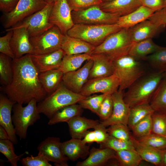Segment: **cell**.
<instances>
[{
	"label": "cell",
	"mask_w": 166,
	"mask_h": 166,
	"mask_svg": "<svg viewBox=\"0 0 166 166\" xmlns=\"http://www.w3.org/2000/svg\"><path fill=\"white\" fill-rule=\"evenodd\" d=\"M86 97L72 91L63 84L39 102L37 108L40 113H42L49 119L57 111L66 106L76 104Z\"/></svg>",
	"instance_id": "obj_3"
},
{
	"label": "cell",
	"mask_w": 166,
	"mask_h": 166,
	"mask_svg": "<svg viewBox=\"0 0 166 166\" xmlns=\"http://www.w3.org/2000/svg\"><path fill=\"white\" fill-rule=\"evenodd\" d=\"M116 159L121 166H138L143 160L135 149L116 152Z\"/></svg>",
	"instance_id": "obj_35"
},
{
	"label": "cell",
	"mask_w": 166,
	"mask_h": 166,
	"mask_svg": "<svg viewBox=\"0 0 166 166\" xmlns=\"http://www.w3.org/2000/svg\"><path fill=\"white\" fill-rule=\"evenodd\" d=\"M165 1V3H166V7H165V8L164 9L165 10H166V0H164Z\"/></svg>",
	"instance_id": "obj_59"
},
{
	"label": "cell",
	"mask_w": 166,
	"mask_h": 166,
	"mask_svg": "<svg viewBox=\"0 0 166 166\" xmlns=\"http://www.w3.org/2000/svg\"><path fill=\"white\" fill-rule=\"evenodd\" d=\"M33 99L25 106L16 103L13 108L12 122L16 135L20 140L26 138L28 128L40 118L37 103Z\"/></svg>",
	"instance_id": "obj_7"
},
{
	"label": "cell",
	"mask_w": 166,
	"mask_h": 166,
	"mask_svg": "<svg viewBox=\"0 0 166 166\" xmlns=\"http://www.w3.org/2000/svg\"><path fill=\"white\" fill-rule=\"evenodd\" d=\"M19 0H0V10L7 13L13 10Z\"/></svg>",
	"instance_id": "obj_52"
},
{
	"label": "cell",
	"mask_w": 166,
	"mask_h": 166,
	"mask_svg": "<svg viewBox=\"0 0 166 166\" xmlns=\"http://www.w3.org/2000/svg\"><path fill=\"white\" fill-rule=\"evenodd\" d=\"M59 137H48L41 142L37 149L49 161L57 166H68V158L64 154Z\"/></svg>",
	"instance_id": "obj_14"
},
{
	"label": "cell",
	"mask_w": 166,
	"mask_h": 166,
	"mask_svg": "<svg viewBox=\"0 0 166 166\" xmlns=\"http://www.w3.org/2000/svg\"><path fill=\"white\" fill-rule=\"evenodd\" d=\"M100 144V148H109L116 152L124 150L135 149L131 140H122L110 135L104 142Z\"/></svg>",
	"instance_id": "obj_38"
},
{
	"label": "cell",
	"mask_w": 166,
	"mask_h": 166,
	"mask_svg": "<svg viewBox=\"0 0 166 166\" xmlns=\"http://www.w3.org/2000/svg\"><path fill=\"white\" fill-rule=\"evenodd\" d=\"M131 140L135 149L143 160L156 166H161V156L159 150L140 143L132 135L131 136Z\"/></svg>",
	"instance_id": "obj_29"
},
{
	"label": "cell",
	"mask_w": 166,
	"mask_h": 166,
	"mask_svg": "<svg viewBox=\"0 0 166 166\" xmlns=\"http://www.w3.org/2000/svg\"><path fill=\"white\" fill-rule=\"evenodd\" d=\"M71 15L74 24L107 25L117 23L119 18L101 10L99 6H95L78 11H72Z\"/></svg>",
	"instance_id": "obj_10"
},
{
	"label": "cell",
	"mask_w": 166,
	"mask_h": 166,
	"mask_svg": "<svg viewBox=\"0 0 166 166\" xmlns=\"http://www.w3.org/2000/svg\"><path fill=\"white\" fill-rule=\"evenodd\" d=\"M136 139L140 143L154 149L157 150L166 149V137L152 133L144 137Z\"/></svg>",
	"instance_id": "obj_41"
},
{
	"label": "cell",
	"mask_w": 166,
	"mask_h": 166,
	"mask_svg": "<svg viewBox=\"0 0 166 166\" xmlns=\"http://www.w3.org/2000/svg\"><path fill=\"white\" fill-rule=\"evenodd\" d=\"M54 3H47L40 10L25 18L11 28L6 29V30L8 31L23 27L27 30L30 37L44 33L54 26L49 21L50 13Z\"/></svg>",
	"instance_id": "obj_8"
},
{
	"label": "cell",
	"mask_w": 166,
	"mask_h": 166,
	"mask_svg": "<svg viewBox=\"0 0 166 166\" xmlns=\"http://www.w3.org/2000/svg\"><path fill=\"white\" fill-rule=\"evenodd\" d=\"M141 5L140 0H112L99 6L103 11L120 17L127 15Z\"/></svg>",
	"instance_id": "obj_21"
},
{
	"label": "cell",
	"mask_w": 166,
	"mask_h": 166,
	"mask_svg": "<svg viewBox=\"0 0 166 166\" xmlns=\"http://www.w3.org/2000/svg\"><path fill=\"white\" fill-rule=\"evenodd\" d=\"M64 74L59 69L39 73L40 82L48 95L53 92L58 87L62 81Z\"/></svg>",
	"instance_id": "obj_28"
},
{
	"label": "cell",
	"mask_w": 166,
	"mask_h": 166,
	"mask_svg": "<svg viewBox=\"0 0 166 166\" xmlns=\"http://www.w3.org/2000/svg\"><path fill=\"white\" fill-rule=\"evenodd\" d=\"M152 114L147 116L131 129L132 131V136L135 138L143 137L152 133Z\"/></svg>",
	"instance_id": "obj_40"
},
{
	"label": "cell",
	"mask_w": 166,
	"mask_h": 166,
	"mask_svg": "<svg viewBox=\"0 0 166 166\" xmlns=\"http://www.w3.org/2000/svg\"><path fill=\"white\" fill-rule=\"evenodd\" d=\"M124 92L118 90L112 94L113 102L112 113L108 119L100 122L106 127L118 124L128 126L130 107L124 101Z\"/></svg>",
	"instance_id": "obj_15"
},
{
	"label": "cell",
	"mask_w": 166,
	"mask_h": 166,
	"mask_svg": "<svg viewBox=\"0 0 166 166\" xmlns=\"http://www.w3.org/2000/svg\"><path fill=\"white\" fill-rule=\"evenodd\" d=\"M93 65L90 71L88 80L108 77L114 74L113 61L102 54L91 55Z\"/></svg>",
	"instance_id": "obj_23"
},
{
	"label": "cell",
	"mask_w": 166,
	"mask_h": 166,
	"mask_svg": "<svg viewBox=\"0 0 166 166\" xmlns=\"http://www.w3.org/2000/svg\"><path fill=\"white\" fill-rule=\"evenodd\" d=\"M95 47L80 39L65 35L61 49L65 54H93Z\"/></svg>",
	"instance_id": "obj_25"
},
{
	"label": "cell",
	"mask_w": 166,
	"mask_h": 166,
	"mask_svg": "<svg viewBox=\"0 0 166 166\" xmlns=\"http://www.w3.org/2000/svg\"><path fill=\"white\" fill-rule=\"evenodd\" d=\"M106 127L100 122L94 128L95 136V142L101 144L104 142L108 138V134Z\"/></svg>",
	"instance_id": "obj_49"
},
{
	"label": "cell",
	"mask_w": 166,
	"mask_h": 166,
	"mask_svg": "<svg viewBox=\"0 0 166 166\" xmlns=\"http://www.w3.org/2000/svg\"><path fill=\"white\" fill-rule=\"evenodd\" d=\"M20 161L23 166H51L49 161L42 154L38 152L35 156L31 155L21 159Z\"/></svg>",
	"instance_id": "obj_46"
},
{
	"label": "cell",
	"mask_w": 166,
	"mask_h": 166,
	"mask_svg": "<svg viewBox=\"0 0 166 166\" xmlns=\"http://www.w3.org/2000/svg\"><path fill=\"white\" fill-rule=\"evenodd\" d=\"M47 3H54L57 0H44Z\"/></svg>",
	"instance_id": "obj_56"
},
{
	"label": "cell",
	"mask_w": 166,
	"mask_h": 166,
	"mask_svg": "<svg viewBox=\"0 0 166 166\" xmlns=\"http://www.w3.org/2000/svg\"><path fill=\"white\" fill-rule=\"evenodd\" d=\"M11 58L2 53L0 54V79L1 83L7 86L11 82L13 69Z\"/></svg>",
	"instance_id": "obj_37"
},
{
	"label": "cell",
	"mask_w": 166,
	"mask_h": 166,
	"mask_svg": "<svg viewBox=\"0 0 166 166\" xmlns=\"http://www.w3.org/2000/svg\"><path fill=\"white\" fill-rule=\"evenodd\" d=\"M0 139L1 140L9 139L8 133L6 130L0 125Z\"/></svg>",
	"instance_id": "obj_54"
},
{
	"label": "cell",
	"mask_w": 166,
	"mask_h": 166,
	"mask_svg": "<svg viewBox=\"0 0 166 166\" xmlns=\"http://www.w3.org/2000/svg\"><path fill=\"white\" fill-rule=\"evenodd\" d=\"M135 43L131 39L129 28H122L109 36L95 47L93 54H102L112 61L129 54Z\"/></svg>",
	"instance_id": "obj_4"
},
{
	"label": "cell",
	"mask_w": 166,
	"mask_h": 166,
	"mask_svg": "<svg viewBox=\"0 0 166 166\" xmlns=\"http://www.w3.org/2000/svg\"><path fill=\"white\" fill-rule=\"evenodd\" d=\"M122 29L117 23L107 25L76 24L68 31L67 34L96 47L102 43L109 36Z\"/></svg>",
	"instance_id": "obj_5"
},
{
	"label": "cell",
	"mask_w": 166,
	"mask_h": 166,
	"mask_svg": "<svg viewBox=\"0 0 166 166\" xmlns=\"http://www.w3.org/2000/svg\"><path fill=\"white\" fill-rule=\"evenodd\" d=\"M163 77L166 78V71L163 73Z\"/></svg>",
	"instance_id": "obj_57"
},
{
	"label": "cell",
	"mask_w": 166,
	"mask_h": 166,
	"mask_svg": "<svg viewBox=\"0 0 166 166\" xmlns=\"http://www.w3.org/2000/svg\"><path fill=\"white\" fill-rule=\"evenodd\" d=\"M104 1V2H108L109 1H111L112 0H103Z\"/></svg>",
	"instance_id": "obj_58"
},
{
	"label": "cell",
	"mask_w": 166,
	"mask_h": 166,
	"mask_svg": "<svg viewBox=\"0 0 166 166\" xmlns=\"http://www.w3.org/2000/svg\"><path fill=\"white\" fill-rule=\"evenodd\" d=\"M116 152L112 149L97 148L93 147L89 151L88 157L82 161L78 162L76 166H104L111 160L116 158Z\"/></svg>",
	"instance_id": "obj_22"
},
{
	"label": "cell",
	"mask_w": 166,
	"mask_h": 166,
	"mask_svg": "<svg viewBox=\"0 0 166 166\" xmlns=\"http://www.w3.org/2000/svg\"><path fill=\"white\" fill-rule=\"evenodd\" d=\"M16 103L2 94L0 95V125L7 132L9 140L14 144L18 143L15 129L12 124L11 113Z\"/></svg>",
	"instance_id": "obj_19"
},
{
	"label": "cell",
	"mask_w": 166,
	"mask_h": 166,
	"mask_svg": "<svg viewBox=\"0 0 166 166\" xmlns=\"http://www.w3.org/2000/svg\"><path fill=\"white\" fill-rule=\"evenodd\" d=\"M67 123L72 138L81 139L88 129L94 128L100 122L98 120L89 119L80 116L73 118Z\"/></svg>",
	"instance_id": "obj_27"
},
{
	"label": "cell",
	"mask_w": 166,
	"mask_h": 166,
	"mask_svg": "<svg viewBox=\"0 0 166 166\" xmlns=\"http://www.w3.org/2000/svg\"><path fill=\"white\" fill-rule=\"evenodd\" d=\"M107 94L102 93L87 96L77 103L82 109H89L97 115L101 103Z\"/></svg>",
	"instance_id": "obj_42"
},
{
	"label": "cell",
	"mask_w": 166,
	"mask_h": 166,
	"mask_svg": "<svg viewBox=\"0 0 166 166\" xmlns=\"http://www.w3.org/2000/svg\"><path fill=\"white\" fill-rule=\"evenodd\" d=\"M154 111L149 103L138 105L130 108L128 126L130 129L136 123Z\"/></svg>",
	"instance_id": "obj_34"
},
{
	"label": "cell",
	"mask_w": 166,
	"mask_h": 166,
	"mask_svg": "<svg viewBox=\"0 0 166 166\" xmlns=\"http://www.w3.org/2000/svg\"></svg>",
	"instance_id": "obj_60"
},
{
	"label": "cell",
	"mask_w": 166,
	"mask_h": 166,
	"mask_svg": "<svg viewBox=\"0 0 166 166\" xmlns=\"http://www.w3.org/2000/svg\"><path fill=\"white\" fill-rule=\"evenodd\" d=\"M13 32L12 30L7 31L5 35L0 38V53L7 55L12 59L15 58L10 45V41Z\"/></svg>",
	"instance_id": "obj_48"
},
{
	"label": "cell",
	"mask_w": 166,
	"mask_h": 166,
	"mask_svg": "<svg viewBox=\"0 0 166 166\" xmlns=\"http://www.w3.org/2000/svg\"><path fill=\"white\" fill-rule=\"evenodd\" d=\"M113 107V102L112 95L107 94L102 102L97 115L102 121L106 120L111 115Z\"/></svg>",
	"instance_id": "obj_45"
},
{
	"label": "cell",
	"mask_w": 166,
	"mask_h": 166,
	"mask_svg": "<svg viewBox=\"0 0 166 166\" xmlns=\"http://www.w3.org/2000/svg\"><path fill=\"white\" fill-rule=\"evenodd\" d=\"M166 25H159L149 20H145L129 28L132 42L135 43L158 35L164 30Z\"/></svg>",
	"instance_id": "obj_17"
},
{
	"label": "cell",
	"mask_w": 166,
	"mask_h": 166,
	"mask_svg": "<svg viewBox=\"0 0 166 166\" xmlns=\"http://www.w3.org/2000/svg\"><path fill=\"white\" fill-rule=\"evenodd\" d=\"M145 60L156 71H166V47L160 46L156 51L147 56Z\"/></svg>",
	"instance_id": "obj_36"
},
{
	"label": "cell",
	"mask_w": 166,
	"mask_h": 166,
	"mask_svg": "<svg viewBox=\"0 0 166 166\" xmlns=\"http://www.w3.org/2000/svg\"><path fill=\"white\" fill-rule=\"evenodd\" d=\"M82 112V108L78 104L66 106L55 113L49 119L48 124L52 125L59 123L67 122L74 117L81 116Z\"/></svg>",
	"instance_id": "obj_31"
},
{
	"label": "cell",
	"mask_w": 166,
	"mask_h": 166,
	"mask_svg": "<svg viewBox=\"0 0 166 166\" xmlns=\"http://www.w3.org/2000/svg\"><path fill=\"white\" fill-rule=\"evenodd\" d=\"M154 112L166 114V78H163L149 103Z\"/></svg>",
	"instance_id": "obj_33"
},
{
	"label": "cell",
	"mask_w": 166,
	"mask_h": 166,
	"mask_svg": "<svg viewBox=\"0 0 166 166\" xmlns=\"http://www.w3.org/2000/svg\"><path fill=\"white\" fill-rule=\"evenodd\" d=\"M160 46L155 44L152 39H148L135 43L128 55L138 60H145L147 56L155 52Z\"/></svg>",
	"instance_id": "obj_30"
},
{
	"label": "cell",
	"mask_w": 166,
	"mask_h": 166,
	"mask_svg": "<svg viewBox=\"0 0 166 166\" xmlns=\"http://www.w3.org/2000/svg\"><path fill=\"white\" fill-rule=\"evenodd\" d=\"M82 140L85 144L91 143L95 142V136L94 131H87Z\"/></svg>",
	"instance_id": "obj_53"
},
{
	"label": "cell",
	"mask_w": 166,
	"mask_h": 166,
	"mask_svg": "<svg viewBox=\"0 0 166 166\" xmlns=\"http://www.w3.org/2000/svg\"><path fill=\"white\" fill-rule=\"evenodd\" d=\"M39 73L58 69L65 53L61 49L42 54H30Z\"/></svg>",
	"instance_id": "obj_20"
},
{
	"label": "cell",
	"mask_w": 166,
	"mask_h": 166,
	"mask_svg": "<svg viewBox=\"0 0 166 166\" xmlns=\"http://www.w3.org/2000/svg\"><path fill=\"white\" fill-rule=\"evenodd\" d=\"M13 76L10 83L2 90L8 97L16 103L27 104L33 99L38 102L47 95L40 82L39 73L30 54L12 60Z\"/></svg>",
	"instance_id": "obj_1"
},
{
	"label": "cell",
	"mask_w": 166,
	"mask_h": 166,
	"mask_svg": "<svg viewBox=\"0 0 166 166\" xmlns=\"http://www.w3.org/2000/svg\"><path fill=\"white\" fill-rule=\"evenodd\" d=\"M91 58V55L86 53L65 55L58 69L64 74L75 71L79 69L84 61Z\"/></svg>",
	"instance_id": "obj_32"
},
{
	"label": "cell",
	"mask_w": 166,
	"mask_h": 166,
	"mask_svg": "<svg viewBox=\"0 0 166 166\" xmlns=\"http://www.w3.org/2000/svg\"><path fill=\"white\" fill-rule=\"evenodd\" d=\"M163 78V73L157 71L143 75L124 92V101L130 108L138 105L149 103Z\"/></svg>",
	"instance_id": "obj_2"
},
{
	"label": "cell",
	"mask_w": 166,
	"mask_h": 166,
	"mask_svg": "<svg viewBox=\"0 0 166 166\" xmlns=\"http://www.w3.org/2000/svg\"><path fill=\"white\" fill-rule=\"evenodd\" d=\"M70 8L67 0H57L51 11L49 21L64 35L74 26Z\"/></svg>",
	"instance_id": "obj_13"
},
{
	"label": "cell",
	"mask_w": 166,
	"mask_h": 166,
	"mask_svg": "<svg viewBox=\"0 0 166 166\" xmlns=\"http://www.w3.org/2000/svg\"><path fill=\"white\" fill-rule=\"evenodd\" d=\"M109 126L107 128L109 135L122 140H131L132 135L129 132L128 126L118 124Z\"/></svg>",
	"instance_id": "obj_44"
},
{
	"label": "cell",
	"mask_w": 166,
	"mask_h": 166,
	"mask_svg": "<svg viewBox=\"0 0 166 166\" xmlns=\"http://www.w3.org/2000/svg\"><path fill=\"white\" fill-rule=\"evenodd\" d=\"M72 11L84 10L92 6H100L103 0H67Z\"/></svg>",
	"instance_id": "obj_47"
},
{
	"label": "cell",
	"mask_w": 166,
	"mask_h": 166,
	"mask_svg": "<svg viewBox=\"0 0 166 166\" xmlns=\"http://www.w3.org/2000/svg\"><path fill=\"white\" fill-rule=\"evenodd\" d=\"M10 41V45L15 56L18 58L26 54H32L33 48L27 30L23 27L14 29Z\"/></svg>",
	"instance_id": "obj_18"
},
{
	"label": "cell",
	"mask_w": 166,
	"mask_h": 166,
	"mask_svg": "<svg viewBox=\"0 0 166 166\" xmlns=\"http://www.w3.org/2000/svg\"><path fill=\"white\" fill-rule=\"evenodd\" d=\"M89 146L84 143L81 139L73 138L61 144L64 154L73 161L79 158L85 159L89 154Z\"/></svg>",
	"instance_id": "obj_24"
},
{
	"label": "cell",
	"mask_w": 166,
	"mask_h": 166,
	"mask_svg": "<svg viewBox=\"0 0 166 166\" xmlns=\"http://www.w3.org/2000/svg\"><path fill=\"white\" fill-rule=\"evenodd\" d=\"M14 143L9 139L0 140V152L4 155L12 166H17V162L25 153L19 156L15 154Z\"/></svg>",
	"instance_id": "obj_39"
},
{
	"label": "cell",
	"mask_w": 166,
	"mask_h": 166,
	"mask_svg": "<svg viewBox=\"0 0 166 166\" xmlns=\"http://www.w3.org/2000/svg\"><path fill=\"white\" fill-rule=\"evenodd\" d=\"M120 84V79L113 74L107 77L89 80L80 93L86 97L97 93L112 95L118 90Z\"/></svg>",
	"instance_id": "obj_12"
},
{
	"label": "cell",
	"mask_w": 166,
	"mask_h": 166,
	"mask_svg": "<svg viewBox=\"0 0 166 166\" xmlns=\"http://www.w3.org/2000/svg\"><path fill=\"white\" fill-rule=\"evenodd\" d=\"M114 74L120 81L118 91H124L144 74V70L138 60L128 55L113 61Z\"/></svg>",
	"instance_id": "obj_6"
},
{
	"label": "cell",
	"mask_w": 166,
	"mask_h": 166,
	"mask_svg": "<svg viewBox=\"0 0 166 166\" xmlns=\"http://www.w3.org/2000/svg\"><path fill=\"white\" fill-rule=\"evenodd\" d=\"M155 12L153 10L141 5L130 14L119 17L117 24L122 28H130L148 19Z\"/></svg>",
	"instance_id": "obj_26"
},
{
	"label": "cell",
	"mask_w": 166,
	"mask_h": 166,
	"mask_svg": "<svg viewBox=\"0 0 166 166\" xmlns=\"http://www.w3.org/2000/svg\"><path fill=\"white\" fill-rule=\"evenodd\" d=\"M161 156V166H166V149L159 150Z\"/></svg>",
	"instance_id": "obj_55"
},
{
	"label": "cell",
	"mask_w": 166,
	"mask_h": 166,
	"mask_svg": "<svg viewBox=\"0 0 166 166\" xmlns=\"http://www.w3.org/2000/svg\"><path fill=\"white\" fill-rule=\"evenodd\" d=\"M93 63L91 59L81 68L64 74L62 83L74 92L80 93L82 87L88 80L89 72Z\"/></svg>",
	"instance_id": "obj_16"
},
{
	"label": "cell",
	"mask_w": 166,
	"mask_h": 166,
	"mask_svg": "<svg viewBox=\"0 0 166 166\" xmlns=\"http://www.w3.org/2000/svg\"><path fill=\"white\" fill-rule=\"evenodd\" d=\"M65 36L57 26H54L40 34L30 37L32 54H44L61 49Z\"/></svg>",
	"instance_id": "obj_9"
},
{
	"label": "cell",
	"mask_w": 166,
	"mask_h": 166,
	"mask_svg": "<svg viewBox=\"0 0 166 166\" xmlns=\"http://www.w3.org/2000/svg\"><path fill=\"white\" fill-rule=\"evenodd\" d=\"M141 5L153 10L155 12L165 8L164 0H140Z\"/></svg>",
	"instance_id": "obj_50"
},
{
	"label": "cell",
	"mask_w": 166,
	"mask_h": 166,
	"mask_svg": "<svg viewBox=\"0 0 166 166\" xmlns=\"http://www.w3.org/2000/svg\"><path fill=\"white\" fill-rule=\"evenodd\" d=\"M152 119V133L166 137V114L154 112Z\"/></svg>",
	"instance_id": "obj_43"
},
{
	"label": "cell",
	"mask_w": 166,
	"mask_h": 166,
	"mask_svg": "<svg viewBox=\"0 0 166 166\" xmlns=\"http://www.w3.org/2000/svg\"><path fill=\"white\" fill-rule=\"evenodd\" d=\"M148 19L159 25H166V10L163 9L155 12Z\"/></svg>",
	"instance_id": "obj_51"
},
{
	"label": "cell",
	"mask_w": 166,
	"mask_h": 166,
	"mask_svg": "<svg viewBox=\"0 0 166 166\" xmlns=\"http://www.w3.org/2000/svg\"><path fill=\"white\" fill-rule=\"evenodd\" d=\"M47 3L44 0H19L15 8L5 15L4 27L11 28L43 8Z\"/></svg>",
	"instance_id": "obj_11"
}]
</instances>
